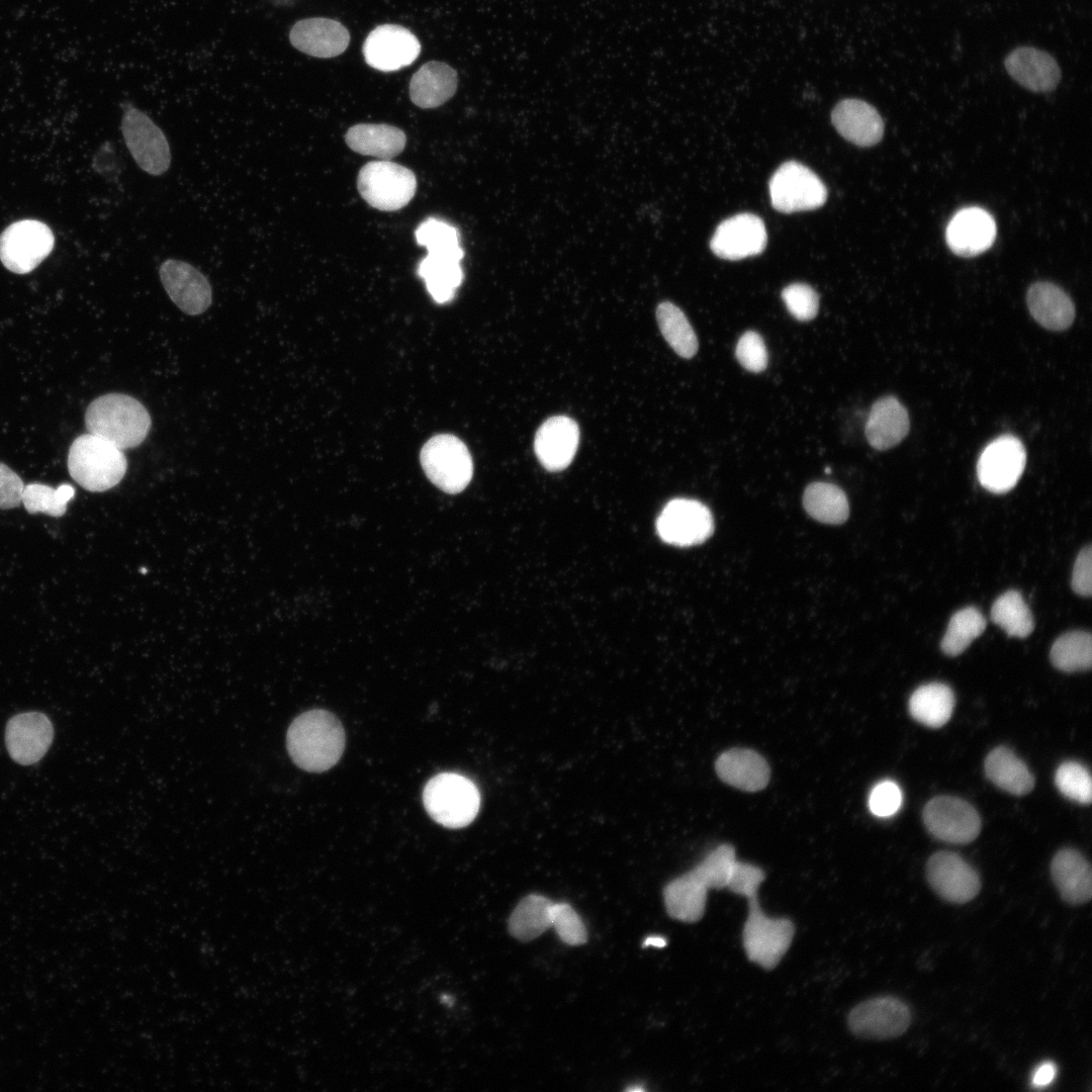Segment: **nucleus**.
<instances>
[{"label": "nucleus", "mask_w": 1092, "mask_h": 1092, "mask_svg": "<svg viewBox=\"0 0 1092 1092\" xmlns=\"http://www.w3.org/2000/svg\"><path fill=\"white\" fill-rule=\"evenodd\" d=\"M286 747L293 762L310 772L334 766L345 748V731L339 719L326 710H310L297 716L286 734Z\"/></svg>", "instance_id": "obj_1"}, {"label": "nucleus", "mask_w": 1092, "mask_h": 1092, "mask_svg": "<svg viewBox=\"0 0 1092 1092\" xmlns=\"http://www.w3.org/2000/svg\"><path fill=\"white\" fill-rule=\"evenodd\" d=\"M85 424L88 433L123 450L136 447L146 439L152 421L138 399L123 393H107L89 404Z\"/></svg>", "instance_id": "obj_2"}, {"label": "nucleus", "mask_w": 1092, "mask_h": 1092, "mask_svg": "<svg viewBox=\"0 0 1092 1092\" xmlns=\"http://www.w3.org/2000/svg\"><path fill=\"white\" fill-rule=\"evenodd\" d=\"M127 461L122 450L93 434L77 437L68 454L73 479L89 491H105L124 476Z\"/></svg>", "instance_id": "obj_3"}, {"label": "nucleus", "mask_w": 1092, "mask_h": 1092, "mask_svg": "<svg viewBox=\"0 0 1092 1092\" xmlns=\"http://www.w3.org/2000/svg\"><path fill=\"white\" fill-rule=\"evenodd\" d=\"M423 802L436 822L445 827L460 828L477 815L480 797L476 786L464 776L442 772L425 786Z\"/></svg>", "instance_id": "obj_4"}, {"label": "nucleus", "mask_w": 1092, "mask_h": 1092, "mask_svg": "<svg viewBox=\"0 0 1092 1092\" xmlns=\"http://www.w3.org/2000/svg\"><path fill=\"white\" fill-rule=\"evenodd\" d=\"M748 914L742 930V942L747 959L765 970L776 968L790 948L795 925L786 917H769L762 911L758 899L748 900Z\"/></svg>", "instance_id": "obj_5"}, {"label": "nucleus", "mask_w": 1092, "mask_h": 1092, "mask_svg": "<svg viewBox=\"0 0 1092 1092\" xmlns=\"http://www.w3.org/2000/svg\"><path fill=\"white\" fill-rule=\"evenodd\" d=\"M357 188L372 207L394 211L414 197L417 179L412 170L389 160L372 161L359 171Z\"/></svg>", "instance_id": "obj_6"}, {"label": "nucleus", "mask_w": 1092, "mask_h": 1092, "mask_svg": "<svg viewBox=\"0 0 1092 1092\" xmlns=\"http://www.w3.org/2000/svg\"><path fill=\"white\" fill-rule=\"evenodd\" d=\"M421 464L427 477L447 493H458L473 474L471 455L465 444L450 434L432 437L421 450Z\"/></svg>", "instance_id": "obj_7"}, {"label": "nucleus", "mask_w": 1092, "mask_h": 1092, "mask_svg": "<svg viewBox=\"0 0 1092 1092\" xmlns=\"http://www.w3.org/2000/svg\"><path fill=\"white\" fill-rule=\"evenodd\" d=\"M121 133L127 150L143 171L152 176L168 171L171 164L169 143L147 113L127 104L121 119Z\"/></svg>", "instance_id": "obj_8"}, {"label": "nucleus", "mask_w": 1092, "mask_h": 1092, "mask_svg": "<svg viewBox=\"0 0 1092 1092\" xmlns=\"http://www.w3.org/2000/svg\"><path fill=\"white\" fill-rule=\"evenodd\" d=\"M55 238L43 222L16 221L0 235V260L11 272L25 274L37 267L52 252Z\"/></svg>", "instance_id": "obj_9"}, {"label": "nucleus", "mask_w": 1092, "mask_h": 1092, "mask_svg": "<svg viewBox=\"0 0 1092 1092\" xmlns=\"http://www.w3.org/2000/svg\"><path fill=\"white\" fill-rule=\"evenodd\" d=\"M769 196L775 209L790 213L820 207L826 200L827 191L823 182L808 167L789 161L771 176Z\"/></svg>", "instance_id": "obj_10"}, {"label": "nucleus", "mask_w": 1092, "mask_h": 1092, "mask_svg": "<svg viewBox=\"0 0 1092 1092\" xmlns=\"http://www.w3.org/2000/svg\"><path fill=\"white\" fill-rule=\"evenodd\" d=\"M850 1031L867 1039H892L902 1035L911 1023V1012L893 996L868 999L854 1006L847 1017Z\"/></svg>", "instance_id": "obj_11"}, {"label": "nucleus", "mask_w": 1092, "mask_h": 1092, "mask_svg": "<svg viewBox=\"0 0 1092 1092\" xmlns=\"http://www.w3.org/2000/svg\"><path fill=\"white\" fill-rule=\"evenodd\" d=\"M922 818L925 827L935 838L948 843H970L981 830L977 810L958 797H934L924 806Z\"/></svg>", "instance_id": "obj_12"}, {"label": "nucleus", "mask_w": 1092, "mask_h": 1092, "mask_svg": "<svg viewBox=\"0 0 1092 1092\" xmlns=\"http://www.w3.org/2000/svg\"><path fill=\"white\" fill-rule=\"evenodd\" d=\"M1026 463L1021 441L1011 435L1000 436L982 451L977 475L981 485L994 493H1004L1018 482Z\"/></svg>", "instance_id": "obj_13"}, {"label": "nucleus", "mask_w": 1092, "mask_h": 1092, "mask_svg": "<svg viewBox=\"0 0 1092 1092\" xmlns=\"http://www.w3.org/2000/svg\"><path fill=\"white\" fill-rule=\"evenodd\" d=\"M656 529L666 543L687 547L704 542L713 532V518L702 503L689 498H675L661 511Z\"/></svg>", "instance_id": "obj_14"}, {"label": "nucleus", "mask_w": 1092, "mask_h": 1092, "mask_svg": "<svg viewBox=\"0 0 1092 1092\" xmlns=\"http://www.w3.org/2000/svg\"><path fill=\"white\" fill-rule=\"evenodd\" d=\"M925 873L933 891L950 903H967L973 900L981 889L978 873L954 852L933 853L926 862Z\"/></svg>", "instance_id": "obj_15"}, {"label": "nucleus", "mask_w": 1092, "mask_h": 1092, "mask_svg": "<svg viewBox=\"0 0 1092 1092\" xmlns=\"http://www.w3.org/2000/svg\"><path fill=\"white\" fill-rule=\"evenodd\" d=\"M421 44L405 27L383 24L374 28L363 44L366 63L379 71L391 72L411 65L419 56Z\"/></svg>", "instance_id": "obj_16"}, {"label": "nucleus", "mask_w": 1092, "mask_h": 1092, "mask_svg": "<svg viewBox=\"0 0 1092 1092\" xmlns=\"http://www.w3.org/2000/svg\"><path fill=\"white\" fill-rule=\"evenodd\" d=\"M159 275L170 299L185 313H203L211 304L212 291L208 279L191 264L167 259Z\"/></svg>", "instance_id": "obj_17"}, {"label": "nucleus", "mask_w": 1092, "mask_h": 1092, "mask_svg": "<svg viewBox=\"0 0 1092 1092\" xmlns=\"http://www.w3.org/2000/svg\"><path fill=\"white\" fill-rule=\"evenodd\" d=\"M766 242V230L761 218L752 213H740L717 226L710 246L720 258L739 260L761 253Z\"/></svg>", "instance_id": "obj_18"}, {"label": "nucleus", "mask_w": 1092, "mask_h": 1092, "mask_svg": "<svg viewBox=\"0 0 1092 1092\" xmlns=\"http://www.w3.org/2000/svg\"><path fill=\"white\" fill-rule=\"evenodd\" d=\"M53 737V724L49 717L40 712H25L13 716L5 730L9 755L23 765L39 760L50 748Z\"/></svg>", "instance_id": "obj_19"}, {"label": "nucleus", "mask_w": 1092, "mask_h": 1092, "mask_svg": "<svg viewBox=\"0 0 1092 1092\" xmlns=\"http://www.w3.org/2000/svg\"><path fill=\"white\" fill-rule=\"evenodd\" d=\"M579 442V428L565 416L546 420L538 429L534 450L541 465L549 471L566 468L572 461Z\"/></svg>", "instance_id": "obj_20"}, {"label": "nucleus", "mask_w": 1092, "mask_h": 1092, "mask_svg": "<svg viewBox=\"0 0 1092 1092\" xmlns=\"http://www.w3.org/2000/svg\"><path fill=\"white\" fill-rule=\"evenodd\" d=\"M945 234L946 243L956 255L973 257L992 246L996 237V225L986 210L968 207L953 215Z\"/></svg>", "instance_id": "obj_21"}, {"label": "nucleus", "mask_w": 1092, "mask_h": 1092, "mask_svg": "<svg viewBox=\"0 0 1092 1092\" xmlns=\"http://www.w3.org/2000/svg\"><path fill=\"white\" fill-rule=\"evenodd\" d=\"M289 38L295 49L316 58L336 57L347 49L350 41L347 28L329 18H307L296 22Z\"/></svg>", "instance_id": "obj_22"}, {"label": "nucleus", "mask_w": 1092, "mask_h": 1092, "mask_svg": "<svg viewBox=\"0 0 1092 1092\" xmlns=\"http://www.w3.org/2000/svg\"><path fill=\"white\" fill-rule=\"evenodd\" d=\"M831 118L837 131L856 146L871 147L883 138V119L866 101L844 99L834 107Z\"/></svg>", "instance_id": "obj_23"}, {"label": "nucleus", "mask_w": 1092, "mask_h": 1092, "mask_svg": "<svg viewBox=\"0 0 1092 1092\" xmlns=\"http://www.w3.org/2000/svg\"><path fill=\"white\" fill-rule=\"evenodd\" d=\"M1005 68L1017 83L1033 92L1052 91L1061 79L1056 60L1034 48L1022 47L1012 51L1005 60Z\"/></svg>", "instance_id": "obj_24"}, {"label": "nucleus", "mask_w": 1092, "mask_h": 1092, "mask_svg": "<svg viewBox=\"0 0 1092 1092\" xmlns=\"http://www.w3.org/2000/svg\"><path fill=\"white\" fill-rule=\"evenodd\" d=\"M1051 875L1062 899L1082 905L1092 896V871L1086 857L1076 849L1059 850L1051 862Z\"/></svg>", "instance_id": "obj_25"}, {"label": "nucleus", "mask_w": 1092, "mask_h": 1092, "mask_svg": "<svg viewBox=\"0 0 1092 1092\" xmlns=\"http://www.w3.org/2000/svg\"><path fill=\"white\" fill-rule=\"evenodd\" d=\"M715 768L724 783L746 792L762 790L769 781L766 760L747 748H733L723 752L717 758Z\"/></svg>", "instance_id": "obj_26"}, {"label": "nucleus", "mask_w": 1092, "mask_h": 1092, "mask_svg": "<svg viewBox=\"0 0 1092 1092\" xmlns=\"http://www.w3.org/2000/svg\"><path fill=\"white\" fill-rule=\"evenodd\" d=\"M1026 303L1032 317L1051 331H1064L1075 318V306L1071 297L1060 286L1039 281L1031 284L1026 293Z\"/></svg>", "instance_id": "obj_27"}, {"label": "nucleus", "mask_w": 1092, "mask_h": 1092, "mask_svg": "<svg viewBox=\"0 0 1092 1092\" xmlns=\"http://www.w3.org/2000/svg\"><path fill=\"white\" fill-rule=\"evenodd\" d=\"M910 420L907 410L894 396L878 399L872 406L866 424V437L877 450H888L908 434Z\"/></svg>", "instance_id": "obj_28"}, {"label": "nucleus", "mask_w": 1092, "mask_h": 1092, "mask_svg": "<svg viewBox=\"0 0 1092 1092\" xmlns=\"http://www.w3.org/2000/svg\"><path fill=\"white\" fill-rule=\"evenodd\" d=\"M457 84L458 77L453 68L432 61L424 64L412 77L410 97L421 108H435L455 94Z\"/></svg>", "instance_id": "obj_29"}, {"label": "nucleus", "mask_w": 1092, "mask_h": 1092, "mask_svg": "<svg viewBox=\"0 0 1092 1092\" xmlns=\"http://www.w3.org/2000/svg\"><path fill=\"white\" fill-rule=\"evenodd\" d=\"M345 141L359 154L389 160L403 151L406 138L401 129L389 124L360 123L347 130Z\"/></svg>", "instance_id": "obj_30"}, {"label": "nucleus", "mask_w": 1092, "mask_h": 1092, "mask_svg": "<svg viewBox=\"0 0 1092 1092\" xmlns=\"http://www.w3.org/2000/svg\"><path fill=\"white\" fill-rule=\"evenodd\" d=\"M708 890L692 871L673 879L663 890L667 914L682 922L700 920L705 913Z\"/></svg>", "instance_id": "obj_31"}, {"label": "nucleus", "mask_w": 1092, "mask_h": 1092, "mask_svg": "<svg viewBox=\"0 0 1092 1092\" xmlns=\"http://www.w3.org/2000/svg\"><path fill=\"white\" fill-rule=\"evenodd\" d=\"M984 767L987 778L1009 794L1023 796L1033 789L1034 779L1027 765L1005 746L991 750Z\"/></svg>", "instance_id": "obj_32"}, {"label": "nucleus", "mask_w": 1092, "mask_h": 1092, "mask_svg": "<svg viewBox=\"0 0 1092 1092\" xmlns=\"http://www.w3.org/2000/svg\"><path fill=\"white\" fill-rule=\"evenodd\" d=\"M953 707L954 695L948 686L941 682L920 686L908 703L912 718L930 728H939L947 723Z\"/></svg>", "instance_id": "obj_33"}, {"label": "nucleus", "mask_w": 1092, "mask_h": 1092, "mask_svg": "<svg viewBox=\"0 0 1092 1092\" xmlns=\"http://www.w3.org/2000/svg\"><path fill=\"white\" fill-rule=\"evenodd\" d=\"M460 260L428 254L419 264L418 274L438 303L450 301L463 280Z\"/></svg>", "instance_id": "obj_34"}, {"label": "nucleus", "mask_w": 1092, "mask_h": 1092, "mask_svg": "<svg viewBox=\"0 0 1092 1092\" xmlns=\"http://www.w3.org/2000/svg\"><path fill=\"white\" fill-rule=\"evenodd\" d=\"M553 904L550 899L538 894L523 898L510 916V933L522 941L541 935L551 926Z\"/></svg>", "instance_id": "obj_35"}, {"label": "nucleus", "mask_w": 1092, "mask_h": 1092, "mask_svg": "<svg viewBox=\"0 0 1092 1092\" xmlns=\"http://www.w3.org/2000/svg\"><path fill=\"white\" fill-rule=\"evenodd\" d=\"M803 505L813 519L830 525L842 524L849 514L845 493L829 482L809 484L804 491Z\"/></svg>", "instance_id": "obj_36"}, {"label": "nucleus", "mask_w": 1092, "mask_h": 1092, "mask_svg": "<svg viewBox=\"0 0 1092 1092\" xmlns=\"http://www.w3.org/2000/svg\"><path fill=\"white\" fill-rule=\"evenodd\" d=\"M656 318L662 336L678 356L692 358L697 353V336L681 309L669 301L661 302Z\"/></svg>", "instance_id": "obj_37"}, {"label": "nucleus", "mask_w": 1092, "mask_h": 1092, "mask_svg": "<svg viewBox=\"0 0 1092 1092\" xmlns=\"http://www.w3.org/2000/svg\"><path fill=\"white\" fill-rule=\"evenodd\" d=\"M1053 665L1065 672L1089 669L1092 664V637L1086 631H1072L1060 636L1051 649Z\"/></svg>", "instance_id": "obj_38"}, {"label": "nucleus", "mask_w": 1092, "mask_h": 1092, "mask_svg": "<svg viewBox=\"0 0 1092 1092\" xmlns=\"http://www.w3.org/2000/svg\"><path fill=\"white\" fill-rule=\"evenodd\" d=\"M991 619L1009 636L1025 638L1033 630L1031 612L1020 593L1014 589L1004 593L995 601Z\"/></svg>", "instance_id": "obj_39"}, {"label": "nucleus", "mask_w": 1092, "mask_h": 1092, "mask_svg": "<svg viewBox=\"0 0 1092 1092\" xmlns=\"http://www.w3.org/2000/svg\"><path fill=\"white\" fill-rule=\"evenodd\" d=\"M986 627V620L975 607L958 611L949 620L941 640V650L949 656H957L967 649Z\"/></svg>", "instance_id": "obj_40"}, {"label": "nucleus", "mask_w": 1092, "mask_h": 1092, "mask_svg": "<svg viewBox=\"0 0 1092 1092\" xmlns=\"http://www.w3.org/2000/svg\"><path fill=\"white\" fill-rule=\"evenodd\" d=\"M416 239L419 245L427 248L430 255L450 257L460 261L463 258L457 230L444 220L437 218L425 220L417 229Z\"/></svg>", "instance_id": "obj_41"}, {"label": "nucleus", "mask_w": 1092, "mask_h": 1092, "mask_svg": "<svg viewBox=\"0 0 1092 1092\" xmlns=\"http://www.w3.org/2000/svg\"><path fill=\"white\" fill-rule=\"evenodd\" d=\"M74 495L75 488L67 483L58 488L43 483H29L24 486L22 503L30 514L43 513L61 517L66 513L67 504Z\"/></svg>", "instance_id": "obj_42"}, {"label": "nucleus", "mask_w": 1092, "mask_h": 1092, "mask_svg": "<svg viewBox=\"0 0 1092 1092\" xmlns=\"http://www.w3.org/2000/svg\"><path fill=\"white\" fill-rule=\"evenodd\" d=\"M735 860L734 847L723 843L691 871L708 889L726 888Z\"/></svg>", "instance_id": "obj_43"}, {"label": "nucleus", "mask_w": 1092, "mask_h": 1092, "mask_svg": "<svg viewBox=\"0 0 1092 1092\" xmlns=\"http://www.w3.org/2000/svg\"><path fill=\"white\" fill-rule=\"evenodd\" d=\"M1055 784L1066 798L1082 805L1092 800V782L1086 766L1077 761H1065L1057 768Z\"/></svg>", "instance_id": "obj_44"}, {"label": "nucleus", "mask_w": 1092, "mask_h": 1092, "mask_svg": "<svg viewBox=\"0 0 1092 1092\" xmlns=\"http://www.w3.org/2000/svg\"><path fill=\"white\" fill-rule=\"evenodd\" d=\"M551 926L560 939L569 945H580L587 940L586 928L577 912L567 903H554Z\"/></svg>", "instance_id": "obj_45"}, {"label": "nucleus", "mask_w": 1092, "mask_h": 1092, "mask_svg": "<svg viewBox=\"0 0 1092 1092\" xmlns=\"http://www.w3.org/2000/svg\"><path fill=\"white\" fill-rule=\"evenodd\" d=\"M782 298L790 313L798 321H810L818 312V294L807 284L793 283L788 285L782 291Z\"/></svg>", "instance_id": "obj_46"}, {"label": "nucleus", "mask_w": 1092, "mask_h": 1092, "mask_svg": "<svg viewBox=\"0 0 1092 1092\" xmlns=\"http://www.w3.org/2000/svg\"><path fill=\"white\" fill-rule=\"evenodd\" d=\"M735 355L743 368L751 372H761L767 366V351L759 334L754 331L744 333L735 349Z\"/></svg>", "instance_id": "obj_47"}, {"label": "nucleus", "mask_w": 1092, "mask_h": 1092, "mask_svg": "<svg viewBox=\"0 0 1092 1092\" xmlns=\"http://www.w3.org/2000/svg\"><path fill=\"white\" fill-rule=\"evenodd\" d=\"M765 874L762 869L747 862L735 860L726 888L748 900L757 897V891Z\"/></svg>", "instance_id": "obj_48"}, {"label": "nucleus", "mask_w": 1092, "mask_h": 1092, "mask_svg": "<svg viewBox=\"0 0 1092 1092\" xmlns=\"http://www.w3.org/2000/svg\"><path fill=\"white\" fill-rule=\"evenodd\" d=\"M901 803L902 793L899 786L889 780L877 784L869 798L870 810L879 817L892 816L899 810Z\"/></svg>", "instance_id": "obj_49"}, {"label": "nucleus", "mask_w": 1092, "mask_h": 1092, "mask_svg": "<svg viewBox=\"0 0 1092 1092\" xmlns=\"http://www.w3.org/2000/svg\"><path fill=\"white\" fill-rule=\"evenodd\" d=\"M24 484L7 465L0 463V509L8 510L22 503Z\"/></svg>", "instance_id": "obj_50"}, {"label": "nucleus", "mask_w": 1092, "mask_h": 1092, "mask_svg": "<svg viewBox=\"0 0 1092 1092\" xmlns=\"http://www.w3.org/2000/svg\"><path fill=\"white\" fill-rule=\"evenodd\" d=\"M1072 588L1083 597L1091 596L1092 592V550L1091 546L1084 547L1078 554L1073 572Z\"/></svg>", "instance_id": "obj_51"}, {"label": "nucleus", "mask_w": 1092, "mask_h": 1092, "mask_svg": "<svg viewBox=\"0 0 1092 1092\" xmlns=\"http://www.w3.org/2000/svg\"><path fill=\"white\" fill-rule=\"evenodd\" d=\"M1056 1074L1057 1067L1053 1062L1041 1063L1033 1072L1032 1085L1036 1088L1045 1087L1053 1082Z\"/></svg>", "instance_id": "obj_52"}, {"label": "nucleus", "mask_w": 1092, "mask_h": 1092, "mask_svg": "<svg viewBox=\"0 0 1092 1092\" xmlns=\"http://www.w3.org/2000/svg\"><path fill=\"white\" fill-rule=\"evenodd\" d=\"M665 945L666 939L658 935L647 936L643 942V946L664 947Z\"/></svg>", "instance_id": "obj_53"}, {"label": "nucleus", "mask_w": 1092, "mask_h": 1092, "mask_svg": "<svg viewBox=\"0 0 1092 1092\" xmlns=\"http://www.w3.org/2000/svg\"><path fill=\"white\" fill-rule=\"evenodd\" d=\"M627 1090H628V1091H643V1089H642V1088H640V1087H636V1088L630 1087V1088H628Z\"/></svg>", "instance_id": "obj_54"}]
</instances>
